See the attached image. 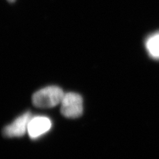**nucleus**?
<instances>
[{
    "label": "nucleus",
    "mask_w": 159,
    "mask_h": 159,
    "mask_svg": "<svg viewBox=\"0 0 159 159\" xmlns=\"http://www.w3.org/2000/svg\"><path fill=\"white\" fill-rule=\"evenodd\" d=\"M8 1H9V2H14L15 0H8Z\"/></svg>",
    "instance_id": "423d86ee"
},
{
    "label": "nucleus",
    "mask_w": 159,
    "mask_h": 159,
    "mask_svg": "<svg viewBox=\"0 0 159 159\" xmlns=\"http://www.w3.org/2000/svg\"><path fill=\"white\" fill-rule=\"evenodd\" d=\"M32 118L31 113L27 111L18 117L13 122L7 125L4 130V134L8 137H20L27 131L30 120Z\"/></svg>",
    "instance_id": "20e7f679"
},
{
    "label": "nucleus",
    "mask_w": 159,
    "mask_h": 159,
    "mask_svg": "<svg viewBox=\"0 0 159 159\" xmlns=\"http://www.w3.org/2000/svg\"><path fill=\"white\" fill-rule=\"evenodd\" d=\"M61 105V114L66 118H77L83 114V98L77 93L65 94Z\"/></svg>",
    "instance_id": "f03ea898"
},
{
    "label": "nucleus",
    "mask_w": 159,
    "mask_h": 159,
    "mask_svg": "<svg viewBox=\"0 0 159 159\" xmlns=\"http://www.w3.org/2000/svg\"><path fill=\"white\" fill-rule=\"evenodd\" d=\"M65 93L62 89L51 85L36 91L33 96V103L35 106L42 108H52L61 104Z\"/></svg>",
    "instance_id": "f257e3e1"
},
{
    "label": "nucleus",
    "mask_w": 159,
    "mask_h": 159,
    "mask_svg": "<svg viewBox=\"0 0 159 159\" xmlns=\"http://www.w3.org/2000/svg\"><path fill=\"white\" fill-rule=\"evenodd\" d=\"M52 122L48 117L37 116L32 117L27 128V133L32 139H35L43 136L50 130Z\"/></svg>",
    "instance_id": "7ed1b4c3"
},
{
    "label": "nucleus",
    "mask_w": 159,
    "mask_h": 159,
    "mask_svg": "<svg viewBox=\"0 0 159 159\" xmlns=\"http://www.w3.org/2000/svg\"><path fill=\"white\" fill-rule=\"evenodd\" d=\"M146 49L151 57L154 59H159V32L150 35L147 39Z\"/></svg>",
    "instance_id": "39448f33"
}]
</instances>
